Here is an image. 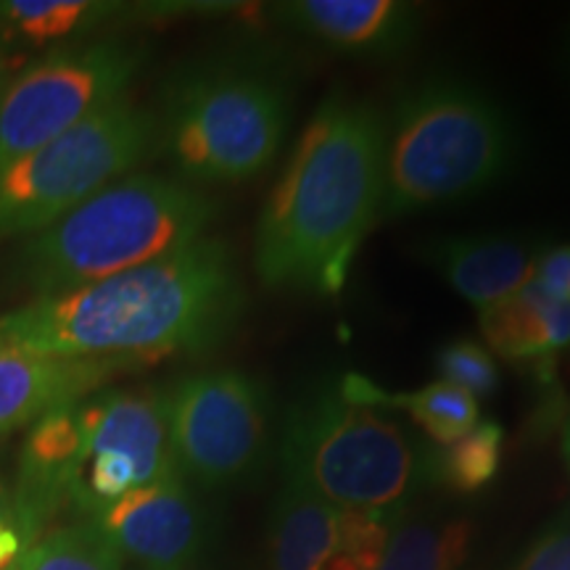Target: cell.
<instances>
[{
    "mask_svg": "<svg viewBox=\"0 0 570 570\" xmlns=\"http://www.w3.org/2000/svg\"><path fill=\"white\" fill-rule=\"evenodd\" d=\"M246 304L235 256L219 238L0 315V341L53 360L142 365L202 354L230 336Z\"/></svg>",
    "mask_w": 570,
    "mask_h": 570,
    "instance_id": "6da1fadb",
    "label": "cell"
},
{
    "mask_svg": "<svg viewBox=\"0 0 570 570\" xmlns=\"http://www.w3.org/2000/svg\"><path fill=\"white\" fill-rule=\"evenodd\" d=\"M386 122L333 92L306 122L254 233V269L269 288L338 296L381 217Z\"/></svg>",
    "mask_w": 570,
    "mask_h": 570,
    "instance_id": "7a4b0ae2",
    "label": "cell"
},
{
    "mask_svg": "<svg viewBox=\"0 0 570 570\" xmlns=\"http://www.w3.org/2000/svg\"><path fill=\"white\" fill-rule=\"evenodd\" d=\"M217 206L196 185L127 175L30 235L17 259L19 281L38 298L101 283L204 238Z\"/></svg>",
    "mask_w": 570,
    "mask_h": 570,
    "instance_id": "3957f363",
    "label": "cell"
},
{
    "mask_svg": "<svg viewBox=\"0 0 570 570\" xmlns=\"http://www.w3.org/2000/svg\"><path fill=\"white\" fill-rule=\"evenodd\" d=\"M281 462L285 483L348 512H402L436 483V449L389 410L352 402L338 381L285 410Z\"/></svg>",
    "mask_w": 570,
    "mask_h": 570,
    "instance_id": "277c9868",
    "label": "cell"
},
{
    "mask_svg": "<svg viewBox=\"0 0 570 570\" xmlns=\"http://www.w3.org/2000/svg\"><path fill=\"white\" fill-rule=\"evenodd\" d=\"M518 138L494 98L462 80H428L396 104L386 125L381 217L462 202L502 180Z\"/></svg>",
    "mask_w": 570,
    "mask_h": 570,
    "instance_id": "5b68a950",
    "label": "cell"
},
{
    "mask_svg": "<svg viewBox=\"0 0 570 570\" xmlns=\"http://www.w3.org/2000/svg\"><path fill=\"white\" fill-rule=\"evenodd\" d=\"M291 125V92L262 63H217L183 75L156 117V142L185 183H244L265 173Z\"/></svg>",
    "mask_w": 570,
    "mask_h": 570,
    "instance_id": "8992f818",
    "label": "cell"
},
{
    "mask_svg": "<svg viewBox=\"0 0 570 570\" xmlns=\"http://www.w3.org/2000/svg\"><path fill=\"white\" fill-rule=\"evenodd\" d=\"M156 146V117L122 96L0 169V238L38 235L122 180Z\"/></svg>",
    "mask_w": 570,
    "mask_h": 570,
    "instance_id": "52a82bcc",
    "label": "cell"
},
{
    "mask_svg": "<svg viewBox=\"0 0 570 570\" xmlns=\"http://www.w3.org/2000/svg\"><path fill=\"white\" fill-rule=\"evenodd\" d=\"M142 61L140 46L101 40L17 71L0 90V169L122 98Z\"/></svg>",
    "mask_w": 570,
    "mask_h": 570,
    "instance_id": "ba28073f",
    "label": "cell"
},
{
    "mask_svg": "<svg viewBox=\"0 0 570 570\" xmlns=\"http://www.w3.org/2000/svg\"><path fill=\"white\" fill-rule=\"evenodd\" d=\"M173 452L180 475L209 489L254 475L269 449L273 404L259 377L209 370L167 391Z\"/></svg>",
    "mask_w": 570,
    "mask_h": 570,
    "instance_id": "9c48e42d",
    "label": "cell"
},
{
    "mask_svg": "<svg viewBox=\"0 0 570 570\" xmlns=\"http://www.w3.org/2000/svg\"><path fill=\"white\" fill-rule=\"evenodd\" d=\"M90 523L125 558L148 570H183L204 547L206 523L183 479L132 489L104 508Z\"/></svg>",
    "mask_w": 570,
    "mask_h": 570,
    "instance_id": "30bf717a",
    "label": "cell"
},
{
    "mask_svg": "<svg viewBox=\"0 0 570 570\" xmlns=\"http://www.w3.org/2000/svg\"><path fill=\"white\" fill-rule=\"evenodd\" d=\"M82 458L117 454L132 462L138 487L183 479L169 436L167 391H101L77 404Z\"/></svg>",
    "mask_w": 570,
    "mask_h": 570,
    "instance_id": "8fae6325",
    "label": "cell"
},
{
    "mask_svg": "<svg viewBox=\"0 0 570 570\" xmlns=\"http://www.w3.org/2000/svg\"><path fill=\"white\" fill-rule=\"evenodd\" d=\"M277 24L354 56H396L417 38L420 13L399 0H291L275 6Z\"/></svg>",
    "mask_w": 570,
    "mask_h": 570,
    "instance_id": "7c38bea8",
    "label": "cell"
},
{
    "mask_svg": "<svg viewBox=\"0 0 570 570\" xmlns=\"http://www.w3.org/2000/svg\"><path fill=\"white\" fill-rule=\"evenodd\" d=\"M127 367L109 360H53L0 341V439L48 412L85 402Z\"/></svg>",
    "mask_w": 570,
    "mask_h": 570,
    "instance_id": "4fadbf2b",
    "label": "cell"
},
{
    "mask_svg": "<svg viewBox=\"0 0 570 570\" xmlns=\"http://www.w3.org/2000/svg\"><path fill=\"white\" fill-rule=\"evenodd\" d=\"M82 460V428L77 404L59 407L35 420L21 446L19 489L11 502V520L27 547L40 539L42 523L71 502Z\"/></svg>",
    "mask_w": 570,
    "mask_h": 570,
    "instance_id": "5bb4252c",
    "label": "cell"
},
{
    "mask_svg": "<svg viewBox=\"0 0 570 570\" xmlns=\"http://www.w3.org/2000/svg\"><path fill=\"white\" fill-rule=\"evenodd\" d=\"M420 252L425 265L481 315L533 281L541 248L515 235H441L425 240Z\"/></svg>",
    "mask_w": 570,
    "mask_h": 570,
    "instance_id": "9a60e30c",
    "label": "cell"
},
{
    "mask_svg": "<svg viewBox=\"0 0 570 570\" xmlns=\"http://www.w3.org/2000/svg\"><path fill=\"white\" fill-rule=\"evenodd\" d=\"M479 317L491 352L537 373L539 381H554V367L570 348V302L552 298L531 281Z\"/></svg>",
    "mask_w": 570,
    "mask_h": 570,
    "instance_id": "2e32d148",
    "label": "cell"
},
{
    "mask_svg": "<svg viewBox=\"0 0 570 570\" xmlns=\"http://www.w3.org/2000/svg\"><path fill=\"white\" fill-rule=\"evenodd\" d=\"M344 547V510L285 483L269 523V570H327Z\"/></svg>",
    "mask_w": 570,
    "mask_h": 570,
    "instance_id": "e0dca14e",
    "label": "cell"
},
{
    "mask_svg": "<svg viewBox=\"0 0 570 570\" xmlns=\"http://www.w3.org/2000/svg\"><path fill=\"white\" fill-rule=\"evenodd\" d=\"M338 386L356 404L381 407L389 412H404L423 428L433 444L449 446L465 436L481 423L479 402L465 391L449 386L444 381L428 383L417 391H386L360 373L338 377Z\"/></svg>",
    "mask_w": 570,
    "mask_h": 570,
    "instance_id": "ac0fdd59",
    "label": "cell"
},
{
    "mask_svg": "<svg viewBox=\"0 0 570 570\" xmlns=\"http://www.w3.org/2000/svg\"><path fill=\"white\" fill-rule=\"evenodd\" d=\"M473 544L468 518H407L391 525L375 570H460Z\"/></svg>",
    "mask_w": 570,
    "mask_h": 570,
    "instance_id": "d6986e66",
    "label": "cell"
},
{
    "mask_svg": "<svg viewBox=\"0 0 570 570\" xmlns=\"http://www.w3.org/2000/svg\"><path fill=\"white\" fill-rule=\"evenodd\" d=\"M122 6L92 0H3L0 3V42H46L90 32L119 17Z\"/></svg>",
    "mask_w": 570,
    "mask_h": 570,
    "instance_id": "ffe728a7",
    "label": "cell"
},
{
    "mask_svg": "<svg viewBox=\"0 0 570 570\" xmlns=\"http://www.w3.org/2000/svg\"><path fill=\"white\" fill-rule=\"evenodd\" d=\"M11 570H122V554L88 520L35 539Z\"/></svg>",
    "mask_w": 570,
    "mask_h": 570,
    "instance_id": "44dd1931",
    "label": "cell"
},
{
    "mask_svg": "<svg viewBox=\"0 0 570 570\" xmlns=\"http://www.w3.org/2000/svg\"><path fill=\"white\" fill-rule=\"evenodd\" d=\"M504 431L499 423H479L473 431L436 452V481L460 494H473L494 481L502 465Z\"/></svg>",
    "mask_w": 570,
    "mask_h": 570,
    "instance_id": "7402d4cb",
    "label": "cell"
},
{
    "mask_svg": "<svg viewBox=\"0 0 570 570\" xmlns=\"http://www.w3.org/2000/svg\"><path fill=\"white\" fill-rule=\"evenodd\" d=\"M436 373L449 386L465 391L479 402L497 394L499 389V367L489 348L475 341H452L441 346L436 354Z\"/></svg>",
    "mask_w": 570,
    "mask_h": 570,
    "instance_id": "603a6c76",
    "label": "cell"
},
{
    "mask_svg": "<svg viewBox=\"0 0 570 570\" xmlns=\"http://www.w3.org/2000/svg\"><path fill=\"white\" fill-rule=\"evenodd\" d=\"M512 570H570V512L554 518Z\"/></svg>",
    "mask_w": 570,
    "mask_h": 570,
    "instance_id": "cb8c5ba5",
    "label": "cell"
},
{
    "mask_svg": "<svg viewBox=\"0 0 570 570\" xmlns=\"http://www.w3.org/2000/svg\"><path fill=\"white\" fill-rule=\"evenodd\" d=\"M533 283L552 298L570 302V244L541 248L533 267Z\"/></svg>",
    "mask_w": 570,
    "mask_h": 570,
    "instance_id": "d4e9b609",
    "label": "cell"
},
{
    "mask_svg": "<svg viewBox=\"0 0 570 570\" xmlns=\"http://www.w3.org/2000/svg\"><path fill=\"white\" fill-rule=\"evenodd\" d=\"M27 550V541L21 539V533L13 520L0 523V570H11L13 562L21 558V552Z\"/></svg>",
    "mask_w": 570,
    "mask_h": 570,
    "instance_id": "484cf974",
    "label": "cell"
},
{
    "mask_svg": "<svg viewBox=\"0 0 570 570\" xmlns=\"http://www.w3.org/2000/svg\"><path fill=\"white\" fill-rule=\"evenodd\" d=\"M17 59H13L11 53H6L3 48H0V90L6 88V85H9V80H11V75L13 71H17Z\"/></svg>",
    "mask_w": 570,
    "mask_h": 570,
    "instance_id": "4316f807",
    "label": "cell"
},
{
    "mask_svg": "<svg viewBox=\"0 0 570 570\" xmlns=\"http://www.w3.org/2000/svg\"><path fill=\"white\" fill-rule=\"evenodd\" d=\"M6 520H11V502L6 499L3 483H0V523H6Z\"/></svg>",
    "mask_w": 570,
    "mask_h": 570,
    "instance_id": "83f0119b",
    "label": "cell"
},
{
    "mask_svg": "<svg viewBox=\"0 0 570 570\" xmlns=\"http://www.w3.org/2000/svg\"><path fill=\"white\" fill-rule=\"evenodd\" d=\"M562 452H566V460L570 465V417L566 420V425H562Z\"/></svg>",
    "mask_w": 570,
    "mask_h": 570,
    "instance_id": "f1b7e54d",
    "label": "cell"
},
{
    "mask_svg": "<svg viewBox=\"0 0 570 570\" xmlns=\"http://www.w3.org/2000/svg\"><path fill=\"white\" fill-rule=\"evenodd\" d=\"M568 61H570V42H568Z\"/></svg>",
    "mask_w": 570,
    "mask_h": 570,
    "instance_id": "f546056e",
    "label": "cell"
}]
</instances>
